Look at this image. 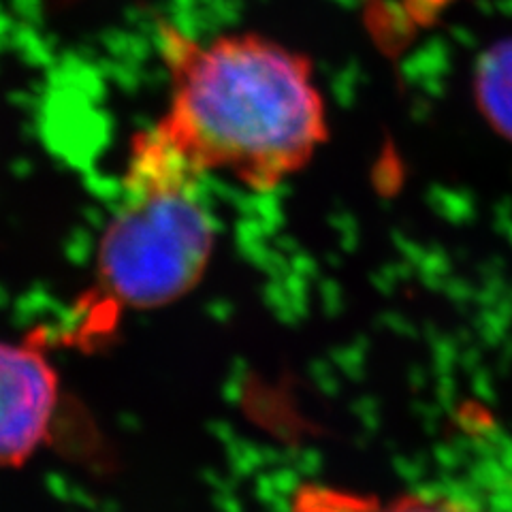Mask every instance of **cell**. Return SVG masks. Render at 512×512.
Instances as JSON below:
<instances>
[{"label":"cell","mask_w":512,"mask_h":512,"mask_svg":"<svg viewBox=\"0 0 512 512\" xmlns=\"http://www.w3.org/2000/svg\"><path fill=\"white\" fill-rule=\"evenodd\" d=\"M295 512H474L463 504L427 498V495H404L391 502H376L325 487H308L297 495Z\"/></svg>","instance_id":"cell-4"},{"label":"cell","mask_w":512,"mask_h":512,"mask_svg":"<svg viewBox=\"0 0 512 512\" xmlns=\"http://www.w3.org/2000/svg\"><path fill=\"white\" fill-rule=\"evenodd\" d=\"M56 376L39 352L0 342V463L26 459L43 438Z\"/></svg>","instance_id":"cell-3"},{"label":"cell","mask_w":512,"mask_h":512,"mask_svg":"<svg viewBox=\"0 0 512 512\" xmlns=\"http://www.w3.org/2000/svg\"><path fill=\"white\" fill-rule=\"evenodd\" d=\"M99 248V286L122 308H158L195 286L214 250L199 182L124 186Z\"/></svg>","instance_id":"cell-2"},{"label":"cell","mask_w":512,"mask_h":512,"mask_svg":"<svg viewBox=\"0 0 512 512\" xmlns=\"http://www.w3.org/2000/svg\"><path fill=\"white\" fill-rule=\"evenodd\" d=\"M171 103L152 131L188 163L248 188H276L327 137L310 62L256 35L210 43L169 30Z\"/></svg>","instance_id":"cell-1"},{"label":"cell","mask_w":512,"mask_h":512,"mask_svg":"<svg viewBox=\"0 0 512 512\" xmlns=\"http://www.w3.org/2000/svg\"><path fill=\"white\" fill-rule=\"evenodd\" d=\"M476 94L495 131L512 139V39L491 47L478 60Z\"/></svg>","instance_id":"cell-5"}]
</instances>
